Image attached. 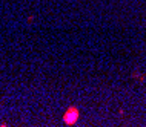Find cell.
I'll return each mask as SVG.
<instances>
[{
  "label": "cell",
  "instance_id": "obj_1",
  "mask_svg": "<svg viewBox=\"0 0 146 127\" xmlns=\"http://www.w3.org/2000/svg\"><path fill=\"white\" fill-rule=\"evenodd\" d=\"M78 115L80 113H78L77 107H69L65 112V115H63V122H65L66 126H74L78 121Z\"/></svg>",
  "mask_w": 146,
  "mask_h": 127
}]
</instances>
